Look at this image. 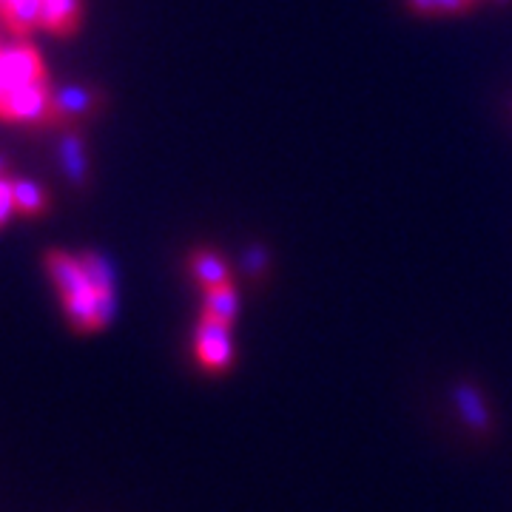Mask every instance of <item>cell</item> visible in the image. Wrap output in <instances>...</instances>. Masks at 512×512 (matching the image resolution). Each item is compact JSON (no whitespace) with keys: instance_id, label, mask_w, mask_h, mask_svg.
Instances as JSON below:
<instances>
[{"instance_id":"8","label":"cell","mask_w":512,"mask_h":512,"mask_svg":"<svg viewBox=\"0 0 512 512\" xmlns=\"http://www.w3.org/2000/svg\"><path fill=\"white\" fill-rule=\"evenodd\" d=\"M0 23L15 37L43 26V0H0Z\"/></svg>"},{"instance_id":"5","label":"cell","mask_w":512,"mask_h":512,"mask_svg":"<svg viewBox=\"0 0 512 512\" xmlns=\"http://www.w3.org/2000/svg\"><path fill=\"white\" fill-rule=\"evenodd\" d=\"M49 80L46 63L35 46L20 43L15 49H3L0 55V86H18V83H40Z\"/></svg>"},{"instance_id":"18","label":"cell","mask_w":512,"mask_h":512,"mask_svg":"<svg viewBox=\"0 0 512 512\" xmlns=\"http://www.w3.org/2000/svg\"><path fill=\"white\" fill-rule=\"evenodd\" d=\"M495 3H507V0H495Z\"/></svg>"},{"instance_id":"11","label":"cell","mask_w":512,"mask_h":512,"mask_svg":"<svg viewBox=\"0 0 512 512\" xmlns=\"http://www.w3.org/2000/svg\"><path fill=\"white\" fill-rule=\"evenodd\" d=\"M453 396H456V404L461 407L464 421H467L476 433H481V436L490 433V413H487L484 396H481V390H478L476 384L458 382L456 390H453Z\"/></svg>"},{"instance_id":"14","label":"cell","mask_w":512,"mask_h":512,"mask_svg":"<svg viewBox=\"0 0 512 512\" xmlns=\"http://www.w3.org/2000/svg\"><path fill=\"white\" fill-rule=\"evenodd\" d=\"M416 15H461L470 12L478 0H404Z\"/></svg>"},{"instance_id":"12","label":"cell","mask_w":512,"mask_h":512,"mask_svg":"<svg viewBox=\"0 0 512 512\" xmlns=\"http://www.w3.org/2000/svg\"><path fill=\"white\" fill-rule=\"evenodd\" d=\"M239 311V291L234 282H225V285H217V288H208L205 291V311L208 316L220 319L225 325H234Z\"/></svg>"},{"instance_id":"9","label":"cell","mask_w":512,"mask_h":512,"mask_svg":"<svg viewBox=\"0 0 512 512\" xmlns=\"http://www.w3.org/2000/svg\"><path fill=\"white\" fill-rule=\"evenodd\" d=\"M188 271L197 279V285H200L202 291L231 282V268H228V262H225L217 251H211V248H194V251L188 254Z\"/></svg>"},{"instance_id":"4","label":"cell","mask_w":512,"mask_h":512,"mask_svg":"<svg viewBox=\"0 0 512 512\" xmlns=\"http://www.w3.org/2000/svg\"><path fill=\"white\" fill-rule=\"evenodd\" d=\"M60 165L77 191L92 185V163H89V137L86 126H72L60 131Z\"/></svg>"},{"instance_id":"3","label":"cell","mask_w":512,"mask_h":512,"mask_svg":"<svg viewBox=\"0 0 512 512\" xmlns=\"http://www.w3.org/2000/svg\"><path fill=\"white\" fill-rule=\"evenodd\" d=\"M194 353L208 373H222L234 362V345H231V325L202 313L200 325L194 330Z\"/></svg>"},{"instance_id":"6","label":"cell","mask_w":512,"mask_h":512,"mask_svg":"<svg viewBox=\"0 0 512 512\" xmlns=\"http://www.w3.org/2000/svg\"><path fill=\"white\" fill-rule=\"evenodd\" d=\"M43 265H46V271L52 276V282H55V288L60 296L92 285L89 276H86L83 262H80V256L66 254V251H60V248H49V251L43 254Z\"/></svg>"},{"instance_id":"13","label":"cell","mask_w":512,"mask_h":512,"mask_svg":"<svg viewBox=\"0 0 512 512\" xmlns=\"http://www.w3.org/2000/svg\"><path fill=\"white\" fill-rule=\"evenodd\" d=\"M80 262L86 268V276L92 282V288L97 293H114V271H111V262L97 251H83Z\"/></svg>"},{"instance_id":"16","label":"cell","mask_w":512,"mask_h":512,"mask_svg":"<svg viewBox=\"0 0 512 512\" xmlns=\"http://www.w3.org/2000/svg\"><path fill=\"white\" fill-rule=\"evenodd\" d=\"M15 214V202H12V177H0V228L9 222Z\"/></svg>"},{"instance_id":"7","label":"cell","mask_w":512,"mask_h":512,"mask_svg":"<svg viewBox=\"0 0 512 512\" xmlns=\"http://www.w3.org/2000/svg\"><path fill=\"white\" fill-rule=\"evenodd\" d=\"M83 23V3L80 0H43V26L49 35L72 37Z\"/></svg>"},{"instance_id":"17","label":"cell","mask_w":512,"mask_h":512,"mask_svg":"<svg viewBox=\"0 0 512 512\" xmlns=\"http://www.w3.org/2000/svg\"><path fill=\"white\" fill-rule=\"evenodd\" d=\"M0 177H9V160L0 154Z\"/></svg>"},{"instance_id":"2","label":"cell","mask_w":512,"mask_h":512,"mask_svg":"<svg viewBox=\"0 0 512 512\" xmlns=\"http://www.w3.org/2000/svg\"><path fill=\"white\" fill-rule=\"evenodd\" d=\"M52 97V83H18V86H0V120L6 123H26L37 128L43 120L46 106Z\"/></svg>"},{"instance_id":"1","label":"cell","mask_w":512,"mask_h":512,"mask_svg":"<svg viewBox=\"0 0 512 512\" xmlns=\"http://www.w3.org/2000/svg\"><path fill=\"white\" fill-rule=\"evenodd\" d=\"M109 106V97L97 86H63L52 89L49 106L35 131H63L72 126H86Z\"/></svg>"},{"instance_id":"15","label":"cell","mask_w":512,"mask_h":512,"mask_svg":"<svg viewBox=\"0 0 512 512\" xmlns=\"http://www.w3.org/2000/svg\"><path fill=\"white\" fill-rule=\"evenodd\" d=\"M242 271L248 274V279H262L271 274V251L265 245H248V251L242 256Z\"/></svg>"},{"instance_id":"10","label":"cell","mask_w":512,"mask_h":512,"mask_svg":"<svg viewBox=\"0 0 512 512\" xmlns=\"http://www.w3.org/2000/svg\"><path fill=\"white\" fill-rule=\"evenodd\" d=\"M12 202H15V214L35 220V217H43L52 208V194L43 185L32 183V180L12 177Z\"/></svg>"}]
</instances>
